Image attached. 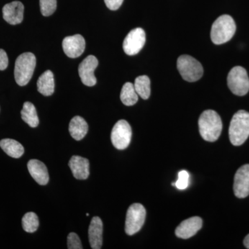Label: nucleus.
<instances>
[{
  "label": "nucleus",
  "instance_id": "nucleus-1",
  "mask_svg": "<svg viewBox=\"0 0 249 249\" xmlns=\"http://www.w3.org/2000/svg\"><path fill=\"white\" fill-rule=\"evenodd\" d=\"M199 133L206 142H214L222 133V122L220 116L215 111H204L199 119Z\"/></svg>",
  "mask_w": 249,
  "mask_h": 249
},
{
  "label": "nucleus",
  "instance_id": "nucleus-2",
  "mask_svg": "<svg viewBox=\"0 0 249 249\" xmlns=\"http://www.w3.org/2000/svg\"><path fill=\"white\" fill-rule=\"evenodd\" d=\"M229 138L232 145L240 146L249 137V113L237 111L232 116L229 127Z\"/></svg>",
  "mask_w": 249,
  "mask_h": 249
},
{
  "label": "nucleus",
  "instance_id": "nucleus-3",
  "mask_svg": "<svg viewBox=\"0 0 249 249\" xmlns=\"http://www.w3.org/2000/svg\"><path fill=\"white\" fill-rule=\"evenodd\" d=\"M235 31V22L231 16L223 15L213 24L211 31V40L214 45H222L231 40Z\"/></svg>",
  "mask_w": 249,
  "mask_h": 249
},
{
  "label": "nucleus",
  "instance_id": "nucleus-4",
  "mask_svg": "<svg viewBox=\"0 0 249 249\" xmlns=\"http://www.w3.org/2000/svg\"><path fill=\"white\" fill-rule=\"evenodd\" d=\"M36 66V58L34 53L27 52L19 55L15 64L14 76L19 86H25L29 83Z\"/></svg>",
  "mask_w": 249,
  "mask_h": 249
},
{
  "label": "nucleus",
  "instance_id": "nucleus-5",
  "mask_svg": "<svg viewBox=\"0 0 249 249\" xmlns=\"http://www.w3.org/2000/svg\"><path fill=\"white\" fill-rule=\"evenodd\" d=\"M177 66L183 79L191 83L200 79L204 73V69L200 62L191 55H183L178 57Z\"/></svg>",
  "mask_w": 249,
  "mask_h": 249
},
{
  "label": "nucleus",
  "instance_id": "nucleus-6",
  "mask_svg": "<svg viewBox=\"0 0 249 249\" xmlns=\"http://www.w3.org/2000/svg\"><path fill=\"white\" fill-rule=\"evenodd\" d=\"M229 89L237 96H245L249 91V78L247 72L243 67H233L227 77Z\"/></svg>",
  "mask_w": 249,
  "mask_h": 249
},
{
  "label": "nucleus",
  "instance_id": "nucleus-7",
  "mask_svg": "<svg viewBox=\"0 0 249 249\" xmlns=\"http://www.w3.org/2000/svg\"><path fill=\"white\" fill-rule=\"evenodd\" d=\"M146 211L142 204L135 203L129 206L126 214L125 232L133 235L142 229L145 220Z\"/></svg>",
  "mask_w": 249,
  "mask_h": 249
},
{
  "label": "nucleus",
  "instance_id": "nucleus-8",
  "mask_svg": "<svg viewBox=\"0 0 249 249\" xmlns=\"http://www.w3.org/2000/svg\"><path fill=\"white\" fill-rule=\"evenodd\" d=\"M132 134V128L127 121H118L111 131V140L113 145L118 150L127 148L130 143Z\"/></svg>",
  "mask_w": 249,
  "mask_h": 249
},
{
  "label": "nucleus",
  "instance_id": "nucleus-9",
  "mask_svg": "<svg viewBox=\"0 0 249 249\" xmlns=\"http://www.w3.org/2000/svg\"><path fill=\"white\" fill-rule=\"evenodd\" d=\"M145 43V33L142 28H137L130 31L124 41L123 48L128 55L139 53Z\"/></svg>",
  "mask_w": 249,
  "mask_h": 249
},
{
  "label": "nucleus",
  "instance_id": "nucleus-10",
  "mask_svg": "<svg viewBox=\"0 0 249 249\" xmlns=\"http://www.w3.org/2000/svg\"><path fill=\"white\" fill-rule=\"evenodd\" d=\"M98 65V59L94 55H89L80 64L78 73L82 83L86 86L92 87L96 84L97 80L94 76V71Z\"/></svg>",
  "mask_w": 249,
  "mask_h": 249
},
{
  "label": "nucleus",
  "instance_id": "nucleus-11",
  "mask_svg": "<svg viewBox=\"0 0 249 249\" xmlns=\"http://www.w3.org/2000/svg\"><path fill=\"white\" fill-rule=\"evenodd\" d=\"M62 49L70 58H78L83 53L85 49L84 37L80 34L67 36L62 41Z\"/></svg>",
  "mask_w": 249,
  "mask_h": 249
},
{
  "label": "nucleus",
  "instance_id": "nucleus-12",
  "mask_svg": "<svg viewBox=\"0 0 249 249\" xmlns=\"http://www.w3.org/2000/svg\"><path fill=\"white\" fill-rule=\"evenodd\" d=\"M233 190L237 197L245 198L249 196V164L242 165L236 172Z\"/></svg>",
  "mask_w": 249,
  "mask_h": 249
},
{
  "label": "nucleus",
  "instance_id": "nucleus-13",
  "mask_svg": "<svg viewBox=\"0 0 249 249\" xmlns=\"http://www.w3.org/2000/svg\"><path fill=\"white\" fill-rule=\"evenodd\" d=\"M202 219L199 217L188 218L183 221L175 230V234L181 239L190 238L196 235L202 227Z\"/></svg>",
  "mask_w": 249,
  "mask_h": 249
},
{
  "label": "nucleus",
  "instance_id": "nucleus-14",
  "mask_svg": "<svg viewBox=\"0 0 249 249\" xmlns=\"http://www.w3.org/2000/svg\"><path fill=\"white\" fill-rule=\"evenodd\" d=\"M24 5L19 1H12L3 7V18L10 24H20L24 18Z\"/></svg>",
  "mask_w": 249,
  "mask_h": 249
},
{
  "label": "nucleus",
  "instance_id": "nucleus-15",
  "mask_svg": "<svg viewBox=\"0 0 249 249\" xmlns=\"http://www.w3.org/2000/svg\"><path fill=\"white\" fill-rule=\"evenodd\" d=\"M69 166L77 179H87L89 175V161L79 156H73L69 161Z\"/></svg>",
  "mask_w": 249,
  "mask_h": 249
},
{
  "label": "nucleus",
  "instance_id": "nucleus-16",
  "mask_svg": "<svg viewBox=\"0 0 249 249\" xmlns=\"http://www.w3.org/2000/svg\"><path fill=\"white\" fill-rule=\"evenodd\" d=\"M28 170L31 176L38 184L45 186L49 182L48 170L45 163L37 160H31L28 162Z\"/></svg>",
  "mask_w": 249,
  "mask_h": 249
},
{
  "label": "nucleus",
  "instance_id": "nucleus-17",
  "mask_svg": "<svg viewBox=\"0 0 249 249\" xmlns=\"http://www.w3.org/2000/svg\"><path fill=\"white\" fill-rule=\"evenodd\" d=\"M103 225L101 218L94 217L89 227V240L91 249H101L103 245Z\"/></svg>",
  "mask_w": 249,
  "mask_h": 249
},
{
  "label": "nucleus",
  "instance_id": "nucleus-18",
  "mask_svg": "<svg viewBox=\"0 0 249 249\" xmlns=\"http://www.w3.org/2000/svg\"><path fill=\"white\" fill-rule=\"evenodd\" d=\"M88 123L79 116H74L70 121L69 126V131L72 138L76 141H80L84 138L88 134Z\"/></svg>",
  "mask_w": 249,
  "mask_h": 249
},
{
  "label": "nucleus",
  "instance_id": "nucleus-19",
  "mask_svg": "<svg viewBox=\"0 0 249 249\" xmlns=\"http://www.w3.org/2000/svg\"><path fill=\"white\" fill-rule=\"evenodd\" d=\"M37 90L39 92L45 96L53 94L55 83L53 73L50 70L44 72L38 78L37 83Z\"/></svg>",
  "mask_w": 249,
  "mask_h": 249
},
{
  "label": "nucleus",
  "instance_id": "nucleus-20",
  "mask_svg": "<svg viewBox=\"0 0 249 249\" xmlns=\"http://www.w3.org/2000/svg\"><path fill=\"white\" fill-rule=\"evenodd\" d=\"M0 147L6 154L13 158H19L24 152V147L22 144L14 139H2L0 141Z\"/></svg>",
  "mask_w": 249,
  "mask_h": 249
},
{
  "label": "nucleus",
  "instance_id": "nucleus-21",
  "mask_svg": "<svg viewBox=\"0 0 249 249\" xmlns=\"http://www.w3.org/2000/svg\"><path fill=\"white\" fill-rule=\"evenodd\" d=\"M22 120L31 127H36L39 124L37 111L34 105L30 102H25L21 111Z\"/></svg>",
  "mask_w": 249,
  "mask_h": 249
},
{
  "label": "nucleus",
  "instance_id": "nucleus-22",
  "mask_svg": "<svg viewBox=\"0 0 249 249\" xmlns=\"http://www.w3.org/2000/svg\"><path fill=\"white\" fill-rule=\"evenodd\" d=\"M120 98L122 103L126 106H132L137 103L139 95L132 83H126L124 85L121 89Z\"/></svg>",
  "mask_w": 249,
  "mask_h": 249
},
{
  "label": "nucleus",
  "instance_id": "nucleus-23",
  "mask_svg": "<svg viewBox=\"0 0 249 249\" xmlns=\"http://www.w3.org/2000/svg\"><path fill=\"white\" fill-rule=\"evenodd\" d=\"M134 88L140 97L147 100L150 96V80L148 76H140L136 78Z\"/></svg>",
  "mask_w": 249,
  "mask_h": 249
},
{
  "label": "nucleus",
  "instance_id": "nucleus-24",
  "mask_svg": "<svg viewBox=\"0 0 249 249\" xmlns=\"http://www.w3.org/2000/svg\"><path fill=\"white\" fill-rule=\"evenodd\" d=\"M22 224L23 229L26 232H36L39 227V219L37 214L34 212L27 213L22 217Z\"/></svg>",
  "mask_w": 249,
  "mask_h": 249
},
{
  "label": "nucleus",
  "instance_id": "nucleus-25",
  "mask_svg": "<svg viewBox=\"0 0 249 249\" xmlns=\"http://www.w3.org/2000/svg\"><path fill=\"white\" fill-rule=\"evenodd\" d=\"M40 6L42 16H52L56 10L57 0H40Z\"/></svg>",
  "mask_w": 249,
  "mask_h": 249
},
{
  "label": "nucleus",
  "instance_id": "nucleus-26",
  "mask_svg": "<svg viewBox=\"0 0 249 249\" xmlns=\"http://www.w3.org/2000/svg\"><path fill=\"white\" fill-rule=\"evenodd\" d=\"M189 183V173L186 170H181L178 174V180L175 186L179 190H185L188 188Z\"/></svg>",
  "mask_w": 249,
  "mask_h": 249
},
{
  "label": "nucleus",
  "instance_id": "nucleus-27",
  "mask_svg": "<svg viewBox=\"0 0 249 249\" xmlns=\"http://www.w3.org/2000/svg\"><path fill=\"white\" fill-rule=\"evenodd\" d=\"M67 248L69 249H82L83 248L79 237L75 232H71L67 237Z\"/></svg>",
  "mask_w": 249,
  "mask_h": 249
},
{
  "label": "nucleus",
  "instance_id": "nucleus-28",
  "mask_svg": "<svg viewBox=\"0 0 249 249\" xmlns=\"http://www.w3.org/2000/svg\"><path fill=\"white\" fill-rule=\"evenodd\" d=\"M9 65V58L7 54L3 49H0V70H6Z\"/></svg>",
  "mask_w": 249,
  "mask_h": 249
},
{
  "label": "nucleus",
  "instance_id": "nucleus-29",
  "mask_svg": "<svg viewBox=\"0 0 249 249\" xmlns=\"http://www.w3.org/2000/svg\"><path fill=\"white\" fill-rule=\"evenodd\" d=\"M104 1L108 9L111 11L119 9L124 2V0H104Z\"/></svg>",
  "mask_w": 249,
  "mask_h": 249
},
{
  "label": "nucleus",
  "instance_id": "nucleus-30",
  "mask_svg": "<svg viewBox=\"0 0 249 249\" xmlns=\"http://www.w3.org/2000/svg\"><path fill=\"white\" fill-rule=\"evenodd\" d=\"M244 245H245L246 248L249 249V234L247 235V237L244 240Z\"/></svg>",
  "mask_w": 249,
  "mask_h": 249
},
{
  "label": "nucleus",
  "instance_id": "nucleus-31",
  "mask_svg": "<svg viewBox=\"0 0 249 249\" xmlns=\"http://www.w3.org/2000/svg\"><path fill=\"white\" fill-rule=\"evenodd\" d=\"M86 215H87V216H89V213H87V214H86Z\"/></svg>",
  "mask_w": 249,
  "mask_h": 249
}]
</instances>
